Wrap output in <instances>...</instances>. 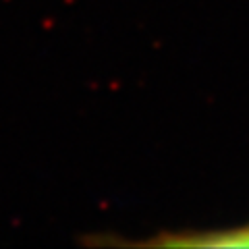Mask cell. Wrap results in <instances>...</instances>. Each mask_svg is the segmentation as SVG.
I'll return each instance as SVG.
<instances>
[{
    "label": "cell",
    "instance_id": "1",
    "mask_svg": "<svg viewBox=\"0 0 249 249\" xmlns=\"http://www.w3.org/2000/svg\"><path fill=\"white\" fill-rule=\"evenodd\" d=\"M232 241H235V245H239V247H249V227L235 229V232H232Z\"/></svg>",
    "mask_w": 249,
    "mask_h": 249
}]
</instances>
